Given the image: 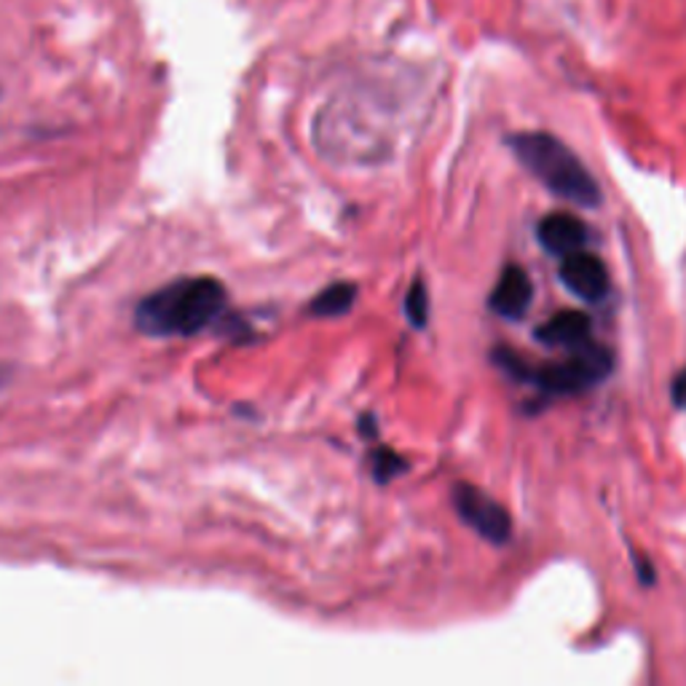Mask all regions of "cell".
I'll return each mask as SVG.
<instances>
[{"mask_svg": "<svg viewBox=\"0 0 686 686\" xmlns=\"http://www.w3.org/2000/svg\"><path fill=\"white\" fill-rule=\"evenodd\" d=\"M228 292L215 277H182L135 306V328L150 338H188L223 317Z\"/></svg>", "mask_w": 686, "mask_h": 686, "instance_id": "1", "label": "cell"}, {"mask_svg": "<svg viewBox=\"0 0 686 686\" xmlns=\"http://www.w3.org/2000/svg\"><path fill=\"white\" fill-rule=\"evenodd\" d=\"M509 146L520 165L550 193L587 209L600 205L596 178L587 172L583 159L564 140L547 132H518L509 137Z\"/></svg>", "mask_w": 686, "mask_h": 686, "instance_id": "2", "label": "cell"}, {"mask_svg": "<svg viewBox=\"0 0 686 686\" xmlns=\"http://www.w3.org/2000/svg\"><path fill=\"white\" fill-rule=\"evenodd\" d=\"M491 359L501 370H507L515 381H528L534 387L547 391L550 397H568L579 391L593 389L614 370V355L604 344H585L574 349L564 362L531 365L513 349H494Z\"/></svg>", "mask_w": 686, "mask_h": 686, "instance_id": "3", "label": "cell"}, {"mask_svg": "<svg viewBox=\"0 0 686 686\" xmlns=\"http://www.w3.org/2000/svg\"><path fill=\"white\" fill-rule=\"evenodd\" d=\"M450 499H454L456 515L486 541L507 545L513 539V518L494 496L480 491L478 486H469V483H456Z\"/></svg>", "mask_w": 686, "mask_h": 686, "instance_id": "4", "label": "cell"}, {"mask_svg": "<svg viewBox=\"0 0 686 686\" xmlns=\"http://www.w3.org/2000/svg\"><path fill=\"white\" fill-rule=\"evenodd\" d=\"M560 282L571 296L587 300V304H600L609 296V271H606L604 260L585 250L560 258Z\"/></svg>", "mask_w": 686, "mask_h": 686, "instance_id": "5", "label": "cell"}, {"mask_svg": "<svg viewBox=\"0 0 686 686\" xmlns=\"http://www.w3.org/2000/svg\"><path fill=\"white\" fill-rule=\"evenodd\" d=\"M537 239L555 258H566V255L585 250L587 241H590V231H587V226L577 215L553 212L539 220Z\"/></svg>", "mask_w": 686, "mask_h": 686, "instance_id": "6", "label": "cell"}, {"mask_svg": "<svg viewBox=\"0 0 686 686\" xmlns=\"http://www.w3.org/2000/svg\"><path fill=\"white\" fill-rule=\"evenodd\" d=\"M534 298V285L528 271L518 264H509L505 271H501L499 282H496L491 298H488V306L491 311L499 314L505 319H520L523 314L528 311Z\"/></svg>", "mask_w": 686, "mask_h": 686, "instance_id": "7", "label": "cell"}, {"mask_svg": "<svg viewBox=\"0 0 686 686\" xmlns=\"http://www.w3.org/2000/svg\"><path fill=\"white\" fill-rule=\"evenodd\" d=\"M537 341L553 346V349H579V346L593 341V319L577 309L558 311L537 328Z\"/></svg>", "mask_w": 686, "mask_h": 686, "instance_id": "8", "label": "cell"}, {"mask_svg": "<svg viewBox=\"0 0 686 686\" xmlns=\"http://www.w3.org/2000/svg\"><path fill=\"white\" fill-rule=\"evenodd\" d=\"M357 300V285L351 282H336L330 287H325L319 296L311 298L309 314L317 319H336L344 317V314L351 311Z\"/></svg>", "mask_w": 686, "mask_h": 686, "instance_id": "9", "label": "cell"}, {"mask_svg": "<svg viewBox=\"0 0 686 686\" xmlns=\"http://www.w3.org/2000/svg\"><path fill=\"white\" fill-rule=\"evenodd\" d=\"M405 469H408V461L397 450L378 448L370 454V473H374V480L381 483V486H387L389 480H395Z\"/></svg>", "mask_w": 686, "mask_h": 686, "instance_id": "10", "label": "cell"}, {"mask_svg": "<svg viewBox=\"0 0 686 686\" xmlns=\"http://www.w3.org/2000/svg\"><path fill=\"white\" fill-rule=\"evenodd\" d=\"M405 314H408L410 325L414 328H427L429 322V292H427V285L421 282V279H416L414 285H410L408 296H405Z\"/></svg>", "mask_w": 686, "mask_h": 686, "instance_id": "11", "label": "cell"}, {"mask_svg": "<svg viewBox=\"0 0 686 686\" xmlns=\"http://www.w3.org/2000/svg\"><path fill=\"white\" fill-rule=\"evenodd\" d=\"M670 397L673 402H676V408H686V368L676 376V381H673Z\"/></svg>", "mask_w": 686, "mask_h": 686, "instance_id": "12", "label": "cell"}, {"mask_svg": "<svg viewBox=\"0 0 686 686\" xmlns=\"http://www.w3.org/2000/svg\"><path fill=\"white\" fill-rule=\"evenodd\" d=\"M359 435L368 437V440H374V437L378 435V421H376L374 414L359 416Z\"/></svg>", "mask_w": 686, "mask_h": 686, "instance_id": "13", "label": "cell"}, {"mask_svg": "<svg viewBox=\"0 0 686 686\" xmlns=\"http://www.w3.org/2000/svg\"><path fill=\"white\" fill-rule=\"evenodd\" d=\"M636 566H638V577H642V583L652 585L655 574H652V568H649V564H646V558H642V555H636Z\"/></svg>", "mask_w": 686, "mask_h": 686, "instance_id": "14", "label": "cell"}, {"mask_svg": "<svg viewBox=\"0 0 686 686\" xmlns=\"http://www.w3.org/2000/svg\"><path fill=\"white\" fill-rule=\"evenodd\" d=\"M3 384H6V374H3V370H0V387H3Z\"/></svg>", "mask_w": 686, "mask_h": 686, "instance_id": "15", "label": "cell"}]
</instances>
